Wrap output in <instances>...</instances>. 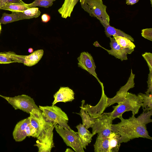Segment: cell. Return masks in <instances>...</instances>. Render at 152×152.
Returning <instances> with one entry per match:
<instances>
[{
  "label": "cell",
  "mask_w": 152,
  "mask_h": 152,
  "mask_svg": "<svg viewBox=\"0 0 152 152\" xmlns=\"http://www.w3.org/2000/svg\"><path fill=\"white\" fill-rule=\"evenodd\" d=\"M77 59L78 67L87 71L90 74L94 76L101 84L102 83L98 77L95 71L96 68L93 57L87 52L81 53Z\"/></svg>",
  "instance_id": "8fae6325"
},
{
  "label": "cell",
  "mask_w": 152,
  "mask_h": 152,
  "mask_svg": "<svg viewBox=\"0 0 152 152\" xmlns=\"http://www.w3.org/2000/svg\"><path fill=\"white\" fill-rule=\"evenodd\" d=\"M75 93L72 90L68 87H61L54 95V100L52 105L60 102H71L74 99Z\"/></svg>",
  "instance_id": "5bb4252c"
},
{
  "label": "cell",
  "mask_w": 152,
  "mask_h": 152,
  "mask_svg": "<svg viewBox=\"0 0 152 152\" xmlns=\"http://www.w3.org/2000/svg\"><path fill=\"white\" fill-rule=\"evenodd\" d=\"M55 128L67 146L71 147L76 152H84L77 132L72 129H68L56 124Z\"/></svg>",
  "instance_id": "8992f818"
},
{
  "label": "cell",
  "mask_w": 152,
  "mask_h": 152,
  "mask_svg": "<svg viewBox=\"0 0 152 152\" xmlns=\"http://www.w3.org/2000/svg\"><path fill=\"white\" fill-rule=\"evenodd\" d=\"M109 38L110 40V45L111 49H107L102 46L101 48L106 50L109 54L114 56L116 58L120 59L122 61L127 60V54H131L134 49L121 47L117 43L113 37H110Z\"/></svg>",
  "instance_id": "4fadbf2b"
},
{
  "label": "cell",
  "mask_w": 152,
  "mask_h": 152,
  "mask_svg": "<svg viewBox=\"0 0 152 152\" xmlns=\"http://www.w3.org/2000/svg\"><path fill=\"white\" fill-rule=\"evenodd\" d=\"M81 102V106L80 107L81 108L80 112L77 114L80 115L82 118V124L86 129H88L92 127L96 118L91 117L87 112L84 110L83 106L85 101L83 100Z\"/></svg>",
  "instance_id": "7402d4cb"
},
{
  "label": "cell",
  "mask_w": 152,
  "mask_h": 152,
  "mask_svg": "<svg viewBox=\"0 0 152 152\" xmlns=\"http://www.w3.org/2000/svg\"><path fill=\"white\" fill-rule=\"evenodd\" d=\"M87 4L84 10L91 17H96L103 26L110 25V17L106 12L107 6L102 0H85Z\"/></svg>",
  "instance_id": "277c9868"
},
{
  "label": "cell",
  "mask_w": 152,
  "mask_h": 152,
  "mask_svg": "<svg viewBox=\"0 0 152 152\" xmlns=\"http://www.w3.org/2000/svg\"><path fill=\"white\" fill-rule=\"evenodd\" d=\"M65 152H74L73 150L72 149L69 148H67L66 150L65 151Z\"/></svg>",
  "instance_id": "f35d334b"
},
{
  "label": "cell",
  "mask_w": 152,
  "mask_h": 152,
  "mask_svg": "<svg viewBox=\"0 0 152 152\" xmlns=\"http://www.w3.org/2000/svg\"><path fill=\"white\" fill-rule=\"evenodd\" d=\"M118 118L121 121L117 124H112L111 131L120 136V144L127 142L132 140L139 137L152 140L146 125L139 122L134 115H132L127 119L124 118L122 116Z\"/></svg>",
  "instance_id": "6da1fadb"
},
{
  "label": "cell",
  "mask_w": 152,
  "mask_h": 152,
  "mask_svg": "<svg viewBox=\"0 0 152 152\" xmlns=\"http://www.w3.org/2000/svg\"><path fill=\"white\" fill-rule=\"evenodd\" d=\"M24 56L20 55L15 53L9 51L0 52V64L18 62L23 64Z\"/></svg>",
  "instance_id": "e0dca14e"
},
{
  "label": "cell",
  "mask_w": 152,
  "mask_h": 152,
  "mask_svg": "<svg viewBox=\"0 0 152 152\" xmlns=\"http://www.w3.org/2000/svg\"><path fill=\"white\" fill-rule=\"evenodd\" d=\"M142 104V99L140 96L128 92L122 102L113 106V110L112 111L104 113L109 115L113 120L122 116L126 112L131 111L132 115H135L138 113Z\"/></svg>",
  "instance_id": "7a4b0ae2"
},
{
  "label": "cell",
  "mask_w": 152,
  "mask_h": 152,
  "mask_svg": "<svg viewBox=\"0 0 152 152\" xmlns=\"http://www.w3.org/2000/svg\"><path fill=\"white\" fill-rule=\"evenodd\" d=\"M76 127L77 129L79 139L83 149H86V147L90 144L92 137L95 135L91 133L88 129H86L83 124L80 123Z\"/></svg>",
  "instance_id": "2e32d148"
},
{
  "label": "cell",
  "mask_w": 152,
  "mask_h": 152,
  "mask_svg": "<svg viewBox=\"0 0 152 152\" xmlns=\"http://www.w3.org/2000/svg\"><path fill=\"white\" fill-rule=\"evenodd\" d=\"M152 115V110L146 112L143 111L137 119L140 123L146 125L147 124L152 122V120L151 119Z\"/></svg>",
  "instance_id": "f546056e"
},
{
  "label": "cell",
  "mask_w": 152,
  "mask_h": 152,
  "mask_svg": "<svg viewBox=\"0 0 152 152\" xmlns=\"http://www.w3.org/2000/svg\"><path fill=\"white\" fill-rule=\"evenodd\" d=\"M135 75L131 69L130 76L126 83L121 87L115 95L111 98H107V107L115 103L119 104L122 102L126 98L128 91L134 87V78Z\"/></svg>",
  "instance_id": "30bf717a"
},
{
  "label": "cell",
  "mask_w": 152,
  "mask_h": 152,
  "mask_svg": "<svg viewBox=\"0 0 152 152\" xmlns=\"http://www.w3.org/2000/svg\"><path fill=\"white\" fill-rule=\"evenodd\" d=\"M2 0H0V10L3 4L2 2Z\"/></svg>",
  "instance_id": "b9f144b4"
},
{
  "label": "cell",
  "mask_w": 152,
  "mask_h": 152,
  "mask_svg": "<svg viewBox=\"0 0 152 152\" xmlns=\"http://www.w3.org/2000/svg\"><path fill=\"white\" fill-rule=\"evenodd\" d=\"M28 8L26 4L22 1L20 3H6L3 4L1 10L10 11L12 12H20Z\"/></svg>",
  "instance_id": "cb8c5ba5"
},
{
  "label": "cell",
  "mask_w": 152,
  "mask_h": 152,
  "mask_svg": "<svg viewBox=\"0 0 152 152\" xmlns=\"http://www.w3.org/2000/svg\"><path fill=\"white\" fill-rule=\"evenodd\" d=\"M79 0H64L61 7L58 10L61 17L66 19L70 17L74 7Z\"/></svg>",
  "instance_id": "ac0fdd59"
},
{
  "label": "cell",
  "mask_w": 152,
  "mask_h": 152,
  "mask_svg": "<svg viewBox=\"0 0 152 152\" xmlns=\"http://www.w3.org/2000/svg\"><path fill=\"white\" fill-rule=\"evenodd\" d=\"M152 93L144 94L140 93L138 94L142 99L141 107H142L143 111L146 112L152 110Z\"/></svg>",
  "instance_id": "4316f807"
},
{
  "label": "cell",
  "mask_w": 152,
  "mask_h": 152,
  "mask_svg": "<svg viewBox=\"0 0 152 152\" xmlns=\"http://www.w3.org/2000/svg\"><path fill=\"white\" fill-rule=\"evenodd\" d=\"M42 22L44 23H47L50 19V16L48 14H43L41 17Z\"/></svg>",
  "instance_id": "e575fe53"
},
{
  "label": "cell",
  "mask_w": 152,
  "mask_h": 152,
  "mask_svg": "<svg viewBox=\"0 0 152 152\" xmlns=\"http://www.w3.org/2000/svg\"><path fill=\"white\" fill-rule=\"evenodd\" d=\"M113 120L108 115L102 113L96 118L91 127L92 133L94 135L97 134V135L108 137L112 132Z\"/></svg>",
  "instance_id": "52a82bcc"
},
{
  "label": "cell",
  "mask_w": 152,
  "mask_h": 152,
  "mask_svg": "<svg viewBox=\"0 0 152 152\" xmlns=\"http://www.w3.org/2000/svg\"><path fill=\"white\" fill-rule=\"evenodd\" d=\"M141 35L145 38L152 41V28H147L141 30Z\"/></svg>",
  "instance_id": "d6a6232c"
},
{
  "label": "cell",
  "mask_w": 152,
  "mask_h": 152,
  "mask_svg": "<svg viewBox=\"0 0 152 152\" xmlns=\"http://www.w3.org/2000/svg\"><path fill=\"white\" fill-rule=\"evenodd\" d=\"M1 23H0V34L1 33Z\"/></svg>",
  "instance_id": "7bdbcfd3"
},
{
  "label": "cell",
  "mask_w": 152,
  "mask_h": 152,
  "mask_svg": "<svg viewBox=\"0 0 152 152\" xmlns=\"http://www.w3.org/2000/svg\"><path fill=\"white\" fill-rule=\"evenodd\" d=\"M113 36L117 43L121 47L130 49H134L135 48V45L133 42L128 39L121 36Z\"/></svg>",
  "instance_id": "83f0119b"
},
{
  "label": "cell",
  "mask_w": 152,
  "mask_h": 152,
  "mask_svg": "<svg viewBox=\"0 0 152 152\" xmlns=\"http://www.w3.org/2000/svg\"><path fill=\"white\" fill-rule=\"evenodd\" d=\"M42 114L46 121L56 123L64 129H71L68 124L69 118L66 114L61 108L55 105L51 106H39Z\"/></svg>",
  "instance_id": "3957f363"
},
{
  "label": "cell",
  "mask_w": 152,
  "mask_h": 152,
  "mask_svg": "<svg viewBox=\"0 0 152 152\" xmlns=\"http://www.w3.org/2000/svg\"><path fill=\"white\" fill-rule=\"evenodd\" d=\"M108 137L97 135L96 142L94 145V152H109Z\"/></svg>",
  "instance_id": "ffe728a7"
},
{
  "label": "cell",
  "mask_w": 152,
  "mask_h": 152,
  "mask_svg": "<svg viewBox=\"0 0 152 152\" xmlns=\"http://www.w3.org/2000/svg\"><path fill=\"white\" fill-rule=\"evenodd\" d=\"M30 123L29 117L18 122L13 130L12 135L14 139L16 142H21L27 137L25 129Z\"/></svg>",
  "instance_id": "9a60e30c"
},
{
  "label": "cell",
  "mask_w": 152,
  "mask_h": 152,
  "mask_svg": "<svg viewBox=\"0 0 152 152\" xmlns=\"http://www.w3.org/2000/svg\"><path fill=\"white\" fill-rule=\"evenodd\" d=\"M56 0H35L32 3L26 4V6L29 8L36 7H37L48 8L53 5V2Z\"/></svg>",
  "instance_id": "f1b7e54d"
},
{
  "label": "cell",
  "mask_w": 152,
  "mask_h": 152,
  "mask_svg": "<svg viewBox=\"0 0 152 152\" xmlns=\"http://www.w3.org/2000/svg\"><path fill=\"white\" fill-rule=\"evenodd\" d=\"M29 114L30 123L36 129L37 137L43 134L53 123L46 121L40 110L34 109Z\"/></svg>",
  "instance_id": "ba28073f"
},
{
  "label": "cell",
  "mask_w": 152,
  "mask_h": 152,
  "mask_svg": "<svg viewBox=\"0 0 152 152\" xmlns=\"http://www.w3.org/2000/svg\"><path fill=\"white\" fill-rule=\"evenodd\" d=\"M103 27L104 28L105 34L107 37L110 38L112 36H121L125 37L132 42H134V39L131 36L120 29H116L110 25H105Z\"/></svg>",
  "instance_id": "44dd1931"
},
{
  "label": "cell",
  "mask_w": 152,
  "mask_h": 152,
  "mask_svg": "<svg viewBox=\"0 0 152 152\" xmlns=\"http://www.w3.org/2000/svg\"><path fill=\"white\" fill-rule=\"evenodd\" d=\"M57 124L54 122L43 134L37 137L36 143L34 145L38 147V152H50L52 148L55 147L53 141V130Z\"/></svg>",
  "instance_id": "9c48e42d"
},
{
  "label": "cell",
  "mask_w": 152,
  "mask_h": 152,
  "mask_svg": "<svg viewBox=\"0 0 152 152\" xmlns=\"http://www.w3.org/2000/svg\"><path fill=\"white\" fill-rule=\"evenodd\" d=\"M21 20L36 18L39 16L41 12L38 7L28 8L22 12H19Z\"/></svg>",
  "instance_id": "d4e9b609"
},
{
  "label": "cell",
  "mask_w": 152,
  "mask_h": 152,
  "mask_svg": "<svg viewBox=\"0 0 152 152\" xmlns=\"http://www.w3.org/2000/svg\"><path fill=\"white\" fill-rule=\"evenodd\" d=\"M139 0H126V4L128 5H133L137 3Z\"/></svg>",
  "instance_id": "8d00e7d4"
},
{
  "label": "cell",
  "mask_w": 152,
  "mask_h": 152,
  "mask_svg": "<svg viewBox=\"0 0 152 152\" xmlns=\"http://www.w3.org/2000/svg\"><path fill=\"white\" fill-rule=\"evenodd\" d=\"M44 54L43 49L36 50L27 56H24L23 64L31 66L37 64L42 57Z\"/></svg>",
  "instance_id": "d6986e66"
},
{
  "label": "cell",
  "mask_w": 152,
  "mask_h": 152,
  "mask_svg": "<svg viewBox=\"0 0 152 152\" xmlns=\"http://www.w3.org/2000/svg\"><path fill=\"white\" fill-rule=\"evenodd\" d=\"M142 56L146 61L149 70L152 71V53L146 52L142 54Z\"/></svg>",
  "instance_id": "1f68e13d"
},
{
  "label": "cell",
  "mask_w": 152,
  "mask_h": 152,
  "mask_svg": "<svg viewBox=\"0 0 152 152\" xmlns=\"http://www.w3.org/2000/svg\"><path fill=\"white\" fill-rule=\"evenodd\" d=\"M94 45L96 47H101L102 46L99 44L98 42L97 41L95 42L94 44Z\"/></svg>",
  "instance_id": "74e56055"
},
{
  "label": "cell",
  "mask_w": 152,
  "mask_h": 152,
  "mask_svg": "<svg viewBox=\"0 0 152 152\" xmlns=\"http://www.w3.org/2000/svg\"><path fill=\"white\" fill-rule=\"evenodd\" d=\"M0 96L6 100L15 110L20 109L28 114L34 109L40 110L33 98L27 95L22 94L10 97L0 95Z\"/></svg>",
  "instance_id": "5b68a950"
},
{
  "label": "cell",
  "mask_w": 152,
  "mask_h": 152,
  "mask_svg": "<svg viewBox=\"0 0 152 152\" xmlns=\"http://www.w3.org/2000/svg\"><path fill=\"white\" fill-rule=\"evenodd\" d=\"M28 52L30 53H31L33 52V49L32 48H30L28 49Z\"/></svg>",
  "instance_id": "ab89813d"
},
{
  "label": "cell",
  "mask_w": 152,
  "mask_h": 152,
  "mask_svg": "<svg viewBox=\"0 0 152 152\" xmlns=\"http://www.w3.org/2000/svg\"><path fill=\"white\" fill-rule=\"evenodd\" d=\"M108 138L109 152H118L121 145L119 142L120 136L112 132Z\"/></svg>",
  "instance_id": "603a6c76"
},
{
  "label": "cell",
  "mask_w": 152,
  "mask_h": 152,
  "mask_svg": "<svg viewBox=\"0 0 152 152\" xmlns=\"http://www.w3.org/2000/svg\"><path fill=\"white\" fill-rule=\"evenodd\" d=\"M25 132L27 136H31L34 138L37 137V134L35 129L29 123L26 127Z\"/></svg>",
  "instance_id": "4dcf8cb0"
},
{
  "label": "cell",
  "mask_w": 152,
  "mask_h": 152,
  "mask_svg": "<svg viewBox=\"0 0 152 152\" xmlns=\"http://www.w3.org/2000/svg\"><path fill=\"white\" fill-rule=\"evenodd\" d=\"M100 85L102 88V96L98 104L95 106L86 104V105L84 104L83 106L84 110L91 117L96 118L100 115L107 107L108 97L104 93L103 84Z\"/></svg>",
  "instance_id": "7c38bea8"
},
{
  "label": "cell",
  "mask_w": 152,
  "mask_h": 152,
  "mask_svg": "<svg viewBox=\"0 0 152 152\" xmlns=\"http://www.w3.org/2000/svg\"><path fill=\"white\" fill-rule=\"evenodd\" d=\"M85 0H80L81 5L83 4L84 3Z\"/></svg>",
  "instance_id": "60d3db41"
},
{
  "label": "cell",
  "mask_w": 152,
  "mask_h": 152,
  "mask_svg": "<svg viewBox=\"0 0 152 152\" xmlns=\"http://www.w3.org/2000/svg\"><path fill=\"white\" fill-rule=\"evenodd\" d=\"M22 0H2V4L6 3H20Z\"/></svg>",
  "instance_id": "d590c367"
},
{
  "label": "cell",
  "mask_w": 152,
  "mask_h": 152,
  "mask_svg": "<svg viewBox=\"0 0 152 152\" xmlns=\"http://www.w3.org/2000/svg\"><path fill=\"white\" fill-rule=\"evenodd\" d=\"M151 4V7L152 6V0H150Z\"/></svg>",
  "instance_id": "ee69618b"
},
{
  "label": "cell",
  "mask_w": 152,
  "mask_h": 152,
  "mask_svg": "<svg viewBox=\"0 0 152 152\" xmlns=\"http://www.w3.org/2000/svg\"><path fill=\"white\" fill-rule=\"evenodd\" d=\"M147 83L148 88L145 93V94L152 93V71H151L149 70Z\"/></svg>",
  "instance_id": "836d02e7"
},
{
  "label": "cell",
  "mask_w": 152,
  "mask_h": 152,
  "mask_svg": "<svg viewBox=\"0 0 152 152\" xmlns=\"http://www.w3.org/2000/svg\"><path fill=\"white\" fill-rule=\"evenodd\" d=\"M20 20L21 19L19 12H12L10 14L4 12L0 19V23L5 24Z\"/></svg>",
  "instance_id": "484cf974"
}]
</instances>
